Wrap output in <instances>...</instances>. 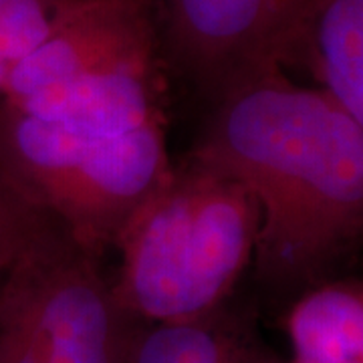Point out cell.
I'll return each mask as SVG.
<instances>
[{
	"label": "cell",
	"instance_id": "cell-1",
	"mask_svg": "<svg viewBox=\"0 0 363 363\" xmlns=\"http://www.w3.org/2000/svg\"><path fill=\"white\" fill-rule=\"evenodd\" d=\"M212 104L192 156L257 198V279L277 293L327 283L362 238L363 125L281 67L234 81Z\"/></svg>",
	"mask_w": 363,
	"mask_h": 363
},
{
	"label": "cell",
	"instance_id": "cell-2",
	"mask_svg": "<svg viewBox=\"0 0 363 363\" xmlns=\"http://www.w3.org/2000/svg\"><path fill=\"white\" fill-rule=\"evenodd\" d=\"M260 220L242 182L190 154L117 236V303L142 323L220 309L255 257Z\"/></svg>",
	"mask_w": 363,
	"mask_h": 363
},
{
	"label": "cell",
	"instance_id": "cell-3",
	"mask_svg": "<svg viewBox=\"0 0 363 363\" xmlns=\"http://www.w3.org/2000/svg\"><path fill=\"white\" fill-rule=\"evenodd\" d=\"M0 166L30 204L101 257L172 172L164 121L95 135L0 101Z\"/></svg>",
	"mask_w": 363,
	"mask_h": 363
},
{
	"label": "cell",
	"instance_id": "cell-4",
	"mask_svg": "<svg viewBox=\"0 0 363 363\" xmlns=\"http://www.w3.org/2000/svg\"><path fill=\"white\" fill-rule=\"evenodd\" d=\"M135 323L99 257L55 218L0 283V363H123Z\"/></svg>",
	"mask_w": 363,
	"mask_h": 363
},
{
	"label": "cell",
	"instance_id": "cell-5",
	"mask_svg": "<svg viewBox=\"0 0 363 363\" xmlns=\"http://www.w3.org/2000/svg\"><path fill=\"white\" fill-rule=\"evenodd\" d=\"M311 0H164L169 57L214 101L267 67L298 65Z\"/></svg>",
	"mask_w": 363,
	"mask_h": 363
},
{
	"label": "cell",
	"instance_id": "cell-6",
	"mask_svg": "<svg viewBox=\"0 0 363 363\" xmlns=\"http://www.w3.org/2000/svg\"><path fill=\"white\" fill-rule=\"evenodd\" d=\"M160 0H67L49 37L14 67L2 101L156 63Z\"/></svg>",
	"mask_w": 363,
	"mask_h": 363
},
{
	"label": "cell",
	"instance_id": "cell-7",
	"mask_svg": "<svg viewBox=\"0 0 363 363\" xmlns=\"http://www.w3.org/2000/svg\"><path fill=\"white\" fill-rule=\"evenodd\" d=\"M9 105L52 123L95 135L123 133L164 121L162 79L156 63L73 81Z\"/></svg>",
	"mask_w": 363,
	"mask_h": 363
},
{
	"label": "cell",
	"instance_id": "cell-8",
	"mask_svg": "<svg viewBox=\"0 0 363 363\" xmlns=\"http://www.w3.org/2000/svg\"><path fill=\"white\" fill-rule=\"evenodd\" d=\"M301 63L363 125V0H311Z\"/></svg>",
	"mask_w": 363,
	"mask_h": 363
},
{
	"label": "cell",
	"instance_id": "cell-9",
	"mask_svg": "<svg viewBox=\"0 0 363 363\" xmlns=\"http://www.w3.org/2000/svg\"><path fill=\"white\" fill-rule=\"evenodd\" d=\"M295 363H363V291L359 281L305 291L289 315Z\"/></svg>",
	"mask_w": 363,
	"mask_h": 363
},
{
	"label": "cell",
	"instance_id": "cell-10",
	"mask_svg": "<svg viewBox=\"0 0 363 363\" xmlns=\"http://www.w3.org/2000/svg\"><path fill=\"white\" fill-rule=\"evenodd\" d=\"M123 363H267L220 309L164 323H135Z\"/></svg>",
	"mask_w": 363,
	"mask_h": 363
},
{
	"label": "cell",
	"instance_id": "cell-11",
	"mask_svg": "<svg viewBox=\"0 0 363 363\" xmlns=\"http://www.w3.org/2000/svg\"><path fill=\"white\" fill-rule=\"evenodd\" d=\"M67 0H0V93L13 69L49 37Z\"/></svg>",
	"mask_w": 363,
	"mask_h": 363
},
{
	"label": "cell",
	"instance_id": "cell-12",
	"mask_svg": "<svg viewBox=\"0 0 363 363\" xmlns=\"http://www.w3.org/2000/svg\"><path fill=\"white\" fill-rule=\"evenodd\" d=\"M51 220L30 204L0 166V283L33 236Z\"/></svg>",
	"mask_w": 363,
	"mask_h": 363
}]
</instances>
